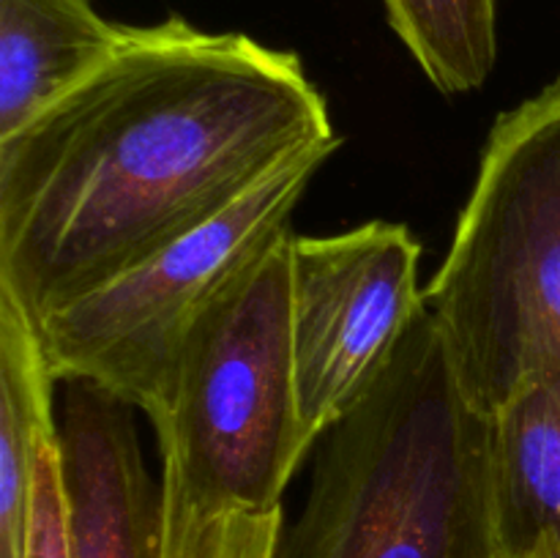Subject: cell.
<instances>
[{"label": "cell", "instance_id": "1", "mask_svg": "<svg viewBox=\"0 0 560 558\" xmlns=\"http://www.w3.org/2000/svg\"><path fill=\"white\" fill-rule=\"evenodd\" d=\"M331 140L290 49L178 14L126 25L88 80L0 140V290L38 326Z\"/></svg>", "mask_w": 560, "mask_h": 558}, {"label": "cell", "instance_id": "8", "mask_svg": "<svg viewBox=\"0 0 560 558\" xmlns=\"http://www.w3.org/2000/svg\"><path fill=\"white\" fill-rule=\"evenodd\" d=\"M490 479L498 558H560V370L490 416Z\"/></svg>", "mask_w": 560, "mask_h": 558}, {"label": "cell", "instance_id": "2", "mask_svg": "<svg viewBox=\"0 0 560 558\" xmlns=\"http://www.w3.org/2000/svg\"><path fill=\"white\" fill-rule=\"evenodd\" d=\"M273 558H498L490 416L465 397L430 310L326 432Z\"/></svg>", "mask_w": 560, "mask_h": 558}, {"label": "cell", "instance_id": "14", "mask_svg": "<svg viewBox=\"0 0 560 558\" xmlns=\"http://www.w3.org/2000/svg\"><path fill=\"white\" fill-rule=\"evenodd\" d=\"M91 3H93V0H91Z\"/></svg>", "mask_w": 560, "mask_h": 558}, {"label": "cell", "instance_id": "12", "mask_svg": "<svg viewBox=\"0 0 560 558\" xmlns=\"http://www.w3.org/2000/svg\"><path fill=\"white\" fill-rule=\"evenodd\" d=\"M164 487V558H273L282 509L200 512L170 481Z\"/></svg>", "mask_w": 560, "mask_h": 558}, {"label": "cell", "instance_id": "9", "mask_svg": "<svg viewBox=\"0 0 560 558\" xmlns=\"http://www.w3.org/2000/svg\"><path fill=\"white\" fill-rule=\"evenodd\" d=\"M124 36L91 0H0V140L88 80Z\"/></svg>", "mask_w": 560, "mask_h": 558}, {"label": "cell", "instance_id": "11", "mask_svg": "<svg viewBox=\"0 0 560 558\" xmlns=\"http://www.w3.org/2000/svg\"><path fill=\"white\" fill-rule=\"evenodd\" d=\"M392 31L441 93H468L498 60V0H383Z\"/></svg>", "mask_w": 560, "mask_h": 558}, {"label": "cell", "instance_id": "6", "mask_svg": "<svg viewBox=\"0 0 560 558\" xmlns=\"http://www.w3.org/2000/svg\"><path fill=\"white\" fill-rule=\"evenodd\" d=\"M421 244L399 222L290 241L295 394L315 443L359 405L427 310Z\"/></svg>", "mask_w": 560, "mask_h": 558}, {"label": "cell", "instance_id": "3", "mask_svg": "<svg viewBox=\"0 0 560 558\" xmlns=\"http://www.w3.org/2000/svg\"><path fill=\"white\" fill-rule=\"evenodd\" d=\"M424 299L485 416L560 370V77L498 115Z\"/></svg>", "mask_w": 560, "mask_h": 558}, {"label": "cell", "instance_id": "10", "mask_svg": "<svg viewBox=\"0 0 560 558\" xmlns=\"http://www.w3.org/2000/svg\"><path fill=\"white\" fill-rule=\"evenodd\" d=\"M55 383L36 326L0 290V558H25L33 465L55 432Z\"/></svg>", "mask_w": 560, "mask_h": 558}, {"label": "cell", "instance_id": "13", "mask_svg": "<svg viewBox=\"0 0 560 558\" xmlns=\"http://www.w3.org/2000/svg\"><path fill=\"white\" fill-rule=\"evenodd\" d=\"M25 558H71L55 432L38 443L36 465H33Z\"/></svg>", "mask_w": 560, "mask_h": 558}, {"label": "cell", "instance_id": "5", "mask_svg": "<svg viewBox=\"0 0 560 558\" xmlns=\"http://www.w3.org/2000/svg\"><path fill=\"white\" fill-rule=\"evenodd\" d=\"M339 137L284 159L217 219L36 326L55 381H88L164 419L180 348L206 306L290 233V217Z\"/></svg>", "mask_w": 560, "mask_h": 558}, {"label": "cell", "instance_id": "7", "mask_svg": "<svg viewBox=\"0 0 560 558\" xmlns=\"http://www.w3.org/2000/svg\"><path fill=\"white\" fill-rule=\"evenodd\" d=\"M137 408L88 381H66L55 408L71 558H164V487L153 485Z\"/></svg>", "mask_w": 560, "mask_h": 558}, {"label": "cell", "instance_id": "4", "mask_svg": "<svg viewBox=\"0 0 560 558\" xmlns=\"http://www.w3.org/2000/svg\"><path fill=\"white\" fill-rule=\"evenodd\" d=\"M290 241H273L189 328L156 425L162 479L200 512H271L312 449L295 394Z\"/></svg>", "mask_w": 560, "mask_h": 558}]
</instances>
